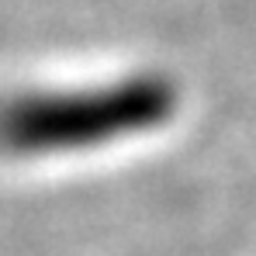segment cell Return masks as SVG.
Masks as SVG:
<instances>
[{
	"mask_svg": "<svg viewBox=\"0 0 256 256\" xmlns=\"http://www.w3.org/2000/svg\"><path fill=\"white\" fill-rule=\"evenodd\" d=\"M173 111L176 86L156 73L84 90L24 94L0 104V149L18 156L100 149L166 125Z\"/></svg>",
	"mask_w": 256,
	"mask_h": 256,
	"instance_id": "1",
	"label": "cell"
}]
</instances>
